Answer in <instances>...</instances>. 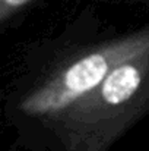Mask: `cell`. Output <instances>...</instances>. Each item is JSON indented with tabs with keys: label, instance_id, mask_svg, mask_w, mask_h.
<instances>
[{
	"label": "cell",
	"instance_id": "cell-1",
	"mask_svg": "<svg viewBox=\"0 0 149 151\" xmlns=\"http://www.w3.org/2000/svg\"><path fill=\"white\" fill-rule=\"evenodd\" d=\"M149 107V50L115 68L95 90L51 117L67 151H107Z\"/></svg>",
	"mask_w": 149,
	"mask_h": 151
},
{
	"label": "cell",
	"instance_id": "cell-2",
	"mask_svg": "<svg viewBox=\"0 0 149 151\" xmlns=\"http://www.w3.org/2000/svg\"><path fill=\"white\" fill-rule=\"evenodd\" d=\"M149 50V27L102 43L54 70L21 101L28 116L54 117L83 99L121 63Z\"/></svg>",
	"mask_w": 149,
	"mask_h": 151
},
{
	"label": "cell",
	"instance_id": "cell-3",
	"mask_svg": "<svg viewBox=\"0 0 149 151\" xmlns=\"http://www.w3.org/2000/svg\"><path fill=\"white\" fill-rule=\"evenodd\" d=\"M35 0H0V24L4 27Z\"/></svg>",
	"mask_w": 149,
	"mask_h": 151
}]
</instances>
